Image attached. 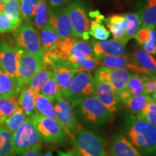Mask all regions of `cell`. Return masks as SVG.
<instances>
[{
  "mask_svg": "<svg viewBox=\"0 0 156 156\" xmlns=\"http://www.w3.org/2000/svg\"><path fill=\"white\" fill-rule=\"evenodd\" d=\"M135 12L141 19V27L156 28V0H137Z\"/></svg>",
  "mask_w": 156,
  "mask_h": 156,
  "instance_id": "cell-19",
  "label": "cell"
},
{
  "mask_svg": "<svg viewBox=\"0 0 156 156\" xmlns=\"http://www.w3.org/2000/svg\"><path fill=\"white\" fill-rule=\"evenodd\" d=\"M90 44L93 53L96 56L126 55L125 46L115 39H106L103 41L93 40Z\"/></svg>",
  "mask_w": 156,
  "mask_h": 156,
  "instance_id": "cell-18",
  "label": "cell"
},
{
  "mask_svg": "<svg viewBox=\"0 0 156 156\" xmlns=\"http://www.w3.org/2000/svg\"><path fill=\"white\" fill-rule=\"evenodd\" d=\"M54 77L59 86L62 95L67 98L69 87L77 71L69 66H62L54 69Z\"/></svg>",
  "mask_w": 156,
  "mask_h": 156,
  "instance_id": "cell-22",
  "label": "cell"
},
{
  "mask_svg": "<svg viewBox=\"0 0 156 156\" xmlns=\"http://www.w3.org/2000/svg\"><path fill=\"white\" fill-rule=\"evenodd\" d=\"M89 34L97 41L106 40L110 36V32L107 30L103 23L98 22L95 20L91 21L90 24Z\"/></svg>",
  "mask_w": 156,
  "mask_h": 156,
  "instance_id": "cell-39",
  "label": "cell"
},
{
  "mask_svg": "<svg viewBox=\"0 0 156 156\" xmlns=\"http://www.w3.org/2000/svg\"><path fill=\"white\" fill-rule=\"evenodd\" d=\"M47 25L56 31L61 39L74 37L67 6L51 9Z\"/></svg>",
  "mask_w": 156,
  "mask_h": 156,
  "instance_id": "cell-12",
  "label": "cell"
},
{
  "mask_svg": "<svg viewBox=\"0 0 156 156\" xmlns=\"http://www.w3.org/2000/svg\"><path fill=\"white\" fill-rule=\"evenodd\" d=\"M55 48L60 58L65 62L70 56H85L94 54L90 44L75 37L62 39L58 46Z\"/></svg>",
  "mask_w": 156,
  "mask_h": 156,
  "instance_id": "cell-11",
  "label": "cell"
},
{
  "mask_svg": "<svg viewBox=\"0 0 156 156\" xmlns=\"http://www.w3.org/2000/svg\"><path fill=\"white\" fill-rule=\"evenodd\" d=\"M136 118L156 125V104L153 99L146 105L141 112L136 114Z\"/></svg>",
  "mask_w": 156,
  "mask_h": 156,
  "instance_id": "cell-40",
  "label": "cell"
},
{
  "mask_svg": "<svg viewBox=\"0 0 156 156\" xmlns=\"http://www.w3.org/2000/svg\"><path fill=\"white\" fill-rule=\"evenodd\" d=\"M153 97L150 95L140 94L132 95L123 103L129 112L136 114L141 112L148 103L153 101Z\"/></svg>",
  "mask_w": 156,
  "mask_h": 156,
  "instance_id": "cell-31",
  "label": "cell"
},
{
  "mask_svg": "<svg viewBox=\"0 0 156 156\" xmlns=\"http://www.w3.org/2000/svg\"><path fill=\"white\" fill-rule=\"evenodd\" d=\"M126 135L140 153L156 155V125L136 118L129 124Z\"/></svg>",
  "mask_w": 156,
  "mask_h": 156,
  "instance_id": "cell-1",
  "label": "cell"
},
{
  "mask_svg": "<svg viewBox=\"0 0 156 156\" xmlns=\"http://www.w3.org/2000/svg\"><path fill=\"white\" fill-rule=\"evenodd\" d=\"M40 93L44 95L45 97L48 98L51 102H53L55 99L62 95L61 90L54 76L48 80L46 85L40 91Z\"/></svg>",
  "mask_w": 156,
  "mask_h": 156,
  "instance_id": "cell-37",
  "label": "cell"
},
{
  "mask_svg": "<svg viewBox=\"0 0 156 156\" xmlns=\"http://www.w3.org/2000/svg\"><path fill=\"white\" fill-rule=\"evenodd\" d=\"M52 103L57 115L58 123L61 124L66 135L72 138L77 129L80 126L77 123L73 108L63 95L58 97Z\"/></svg>",
  "mask_w": 156,
  "mask_h": 156,
  "instance_id": "cell-10",
  "label": "cell"
},
{
  "mask_svg": "<svg viewBox=\"0 0 156 156\" xmlns=\"http://www.w3.org/2000/svg\"><path fill=\"white\" fill-rule=\"evenodd\" d=\"M36 30L38 31L40 43L44 53L57 47L62 42V39L60 38L56 31L48 25H46L44 28L36 29Z\"/></svg>",
  "mask_w": 156,
  "mask_h": 156,
  "instance_id": "cell-24",
  "label": "cell"
},
{
  "mask_svg": "<svg viewBox=\"0 0 156 156\" xmlns=\"http://www.w3.org/2000/svg\"><path fill=\"white\" fill-rule=\"evenodd\" d=\"M77 122L92 126H99L110 119L112 114L93 95L73 107Z\"/></svg>",
  "mask_w": 156,
  "mask_h": 156,
  "instance_id": "cell-2",
  "label": "cell"
},
{
  "mask_svg": "<svg viewBox=\"0 0 156 156\" xmlns=\"http://www.w3.org/2000/svg\"><path fill=\"white\" fill-rule=\"evenodd\" d=\"M104 22L114 39L122 44L127 27V20L125 15H113L105 18Z\"/></svg>",
  "mask_w": 156,
  "mask_h": 156,
  "instance_id": "cell-23",
  "label": "cell"
},
{
  "mask_svg": "<svg viewBox=\"0 0 156 156\" xmlns=\"http://www.w3.org/2000/svg\"><path fill=\"white\" fill-rule=\"evenodd\" d=\"M25 85L18 76H11L0 68V97L17 99Z\"/></svg>",
  "mask_w": 156,
  "mask_h": 156,
  "instance_id": "cell-16",
  "label": "cell"
},
{
  "mask_svg": "<svg viewBox=\"0 0 156 156\" xmlns=\"http://www.w3.org/2000/svg\"><path fill=\"white\" fill-rule=\"evenodd\" d=\"M96 82V95L98 100L108 109L111 114L117 112L119 101L116 93L111 85L98 77H94Z\"/></svg>",
  "mask_w": 156,
  "mask_h": 156,
  "instance_id": "cell-17",
  "label": "cell"
},
{
  "mask_svg": "<svg viewBox=\"0 0 156 156\" xmlns=\"http://www.w3.org/2000/svg\"><path fill=\"white\" fill-rule=\"evenodd\" d=\"M67 7L73 28V36L88 41L90 22L87 4L84 0H70Z\"/></svg>",
  "mask_w": 156,
  "mask_h": 156,
  "instance_id": "cell-5",
  "label": "cell"
},
{
  "mask_svg": "<svg viewBox=\"0 0 156 156\" xmlns=\"http://www.w3.org/2000/svg\"><path fill=\"white\" fill-rule=\"evenodd\" d=\"M104 156H109L108 155V154H107V153H105V155H104Z\"/></svg>",
  "mask_w": 156,
  "mask_h": 156,
  "instance_id": "cell-51",
  "label": "cell"
},
{
  "mask_svg": "<svg viewBox=\"0 0 156 156\" xmlns=\"http://www.w3.org/2000/svg\"><path fill=\"white\" fill-rule=\"evenodd\" d=\"M42 141L50 144H63L66 142V134L57 121L35 111L28 116Z\"/></svg>",
  "mask_w": 156,
  "mask_h": 156,
  "instance_id": "cell-4",
  "label": "cell"
},
{
  "mask_svg": "<svg viewBox=\"0 0 156 156\" xmlns=\"http://www.w3.org/2000/svg\"><path fill=\"white\" fill-rule=\"evenodd\" d=\"M54 74L53 69L43 65L41 69H39L32 77L28 86L34 93V94L40 93L48 80L53 77Z\"/></svg>",
  "mask_w": 156,
  "mask_h": 156,
  "instance_id": "cell-26",
  "label": "cell"
},
{
  "mask_svg": "<svg viewBox=\"0 0 156 156\" xmlns=\"http://www.w3.org/2000/svg\"><path fill=\"white\" fill-rule=\"evenodd\" d=\"M51 9L46 0H38L32 24L36 29L44 28L48 24Z\"/></svg>",
  "mask_w": 156,
  "mask_h": 156,
  "instance_id": "cell-28",
  "label": "cell"
},
{
  "mask_svg": "<svg viewBox=\"0 0 156 156\" xmlns=\"http://www.w3.org/2000/svg\"><path fill=\"white\" fill-rule=\"evenodd\" d=\"M57 156H75V155L73 151L67 152L57 151Z\"/></svg>",
  "mask_w": 156,
  "mask_h": 156,
  "instance_id": "cell-45",
  "label": "cell"
},
{
  "mask_svg": "<svg viewBox=\"0 0 156 156\" xmlns=\"http://www.w3.org/2000/svg\"><path fill=\"white\" fill-rule=\"evenodd\" d=\"M124 15L127 20V27H126V33L122 41V44L126 46L129 41L134 38L136 32L141 27V19L136 12H127L124 14Z\"/></svg>",
  "mask_w": 156,
  "mask_h": 156,
  "instance_id": "cell-29",
  "label": "cell"
},
{
  "mask_svg": "<svg viewBox=\"0 0 156 156\" xmlns=\"http://www.w3.org/2000/svg\"><path fill=\"white\" fill-rule=\"evenodd\" d=\"M2 2H7V1H8V0H2Z\"/></svg>",
  "mask_w": 156,
  "mask_h": 156,
  "instance_id": "cell-50",
  "label": "cell"
},
{
  "mask_svg": "<svg viewBox=\"0 0 156 156\" xmlns=\"http://www.w3.org/2000/svg\"><path fill=\"white\" fill-rule=\"evenodd\" d=\"M131 57L134 63L145 69L151 76H156V58L142 48H136Z\"/></svg>",
  "mask_w": 156,
  "mask_h": 156,
  "instance_id": "cell-25",
  "label": "cell"
},
{
  "mask_svg": "<svg viewBox=\"0 0 156 156\" xmlns=\"http://www.w3.org/2000/svg\"><path fill=\"white\" fill-rule=\"evenodd\" d=\"M4 12L17 29L23 22L20 7V0H8L5 3Z\"/></svg>",
  "mask_w": 156,
  "mask_h": 156,
  "instance_id": "cell-32",
  "label": "cell"
},
{
  "mask_svg": "<svg viewBox=\"0 0 156 156\" xmlns=\"http://www.w3.org/2000/svg\"><path fill=\"white\" fill-rule=\"evenodd\" d=\"M40 156H53V155H52V153H51V152L48 151V152H47V153H46L43 154L42 155H40Z\"/></svg>",
  "mask_w": 156,
  "mask_h": 156,
  "instance_id": "cell-47",
  "label": "cell"
},
{
  "mask_svg": "<svg viewBox=\"0 0 156 156\" xmlns=\"http://www.w3.org/2000/svg\"><path fill=\"white\" fill-rule=\"evenodd\" d=\"M41 153V145H39L28 150L19 156H40Z\"/></svg>",
  "mask_w": 156,
  "mask_h": 156,
  "instance_id": "cell-44",
  "label": "cell"
},
{
  "mask_svg": "<svg viewBox=\"0 0 156 156\" xmlns=\"http://www.w3.org/2000/svg\"><path fill=\"white\" fill-rule=\"evenodd\" d=\"M145 93L153 95L156 91V76H148L144 83Z\"/></svg>",
  "mask_w": 156,
  "mask_h": 156,
  "instance_id": "cell-42",
  "label": "cell"
},
{
  "mask_svg": "<svg viewBox=\"0 0 156 156\" xmlns=\"http://www.w3.org/2000/svg\"><path fill=\"white\" fill-rule=\"evenodd\" d=\"M153 101H154V103H155L156 104V98H153Z\"/></svg>",
  "mask_w": 156,
  "mask_h": 156,
  "instance_id": "cell-49",
  "label": "cell"
},
{
  "mask_svg": "<svg viewBox=\"0 0 156 156\" xmlns=\"http://www.w3.org/2000/svg\"><path fill=\"white\" fill-rule=\"evenodd\" d=\"M109 151L111 156H142L129 140L122 134L113 136Z\"/></svg>",
  "mask_w": 156,
  "mask_h": 156,
  "instance_id": "cell-20",
  "label": "cell"
},
{
  "mask_svg": "<svg viewBox=\"0 0 156 156\" xmlns=\"http://www.w3.org/2000/svg\"><path fill=\"white\" fill-rule=\"evenodd\" d=\"M22 49L12 46L7 42L0 41V68L11 76L17 75L19 59Z\"/></svg>",
  "mask_w": 156,
  "mask_h": 156,
  "instance_id": "cell-14",
  "label": "cell"
},
{
  "mask_svg": "<svg viewBox=\"0 0 156 156\" xmlns=\"http://www.w3.org/2000/svg\"><path fill=\"white\" fill-rule=\"evenodd\" d=\"M152 97H153V98H156V91L153 93V95H152Z\"/></svg>",
  "mask_w": 156,
  "mask_h": 156,
  "instance_id": "cell-48",
  "label": "cell"
},
{
  "mask_svg": "<svg viewBox=\"0 0 156 156\" xmlns=\"http://www.w3.org/2000/svg\"><path fill=\"white\" fill-rule=\"evenodd\" d=\"M132 75V72L123 68H110L100 66L95 69V77L109 84L116 95L125 90Z\"/></svg>",
  "mask_w": 156,
  "mask_h": 156,
  "instance_id": "cell-9",
  "label": "cell"
},
{
  "mask_svg": "<svg viewBox=\"0 0 156 156\" xmlns=\"http://www.w3.org/2000/svg\"><path fill=\"white\" fill-rule=\"evenodd\" d=\"M38 0H20V7L23 20L30 21L34 18Z\"/></svg>",
  "mask_w": 156,
  "mask_h": 156,
  "instance_id": "cell-38",
  "label": "cell"
},
{
  "mask_svg": "<svg viewBox=\"0 0 156 156\" xmlns=\"http://www.w3.org/2000/svg\"><path fill=\"white\" fill-rule=\"evenodd\" d=\"M46 1L51 8L56 9L67 6L70 0H46Z\"/></svg>",
  "mask_w": 156,
  "mask_h": 156,
  "instance_id": "cell-43",
  "label": "cell"
},
{
  "mask_svg": "<svg viewBox=\"0 0 156 156\" xmlns=\"http://www.w3.org/2000/svg\"><path fill=\"white\" fill-rule=\"evenodd\" d=\"M95 94L96 82L95 78L90 73L80 70L75 74L66 99L73 108L85 99Z\"/></svg>",
  "mask_w": 156,
  "mask_h": 156,
  "instance_id": "cell-6",
  "label": "cell"
},
{
  "mask_svg": "<svg viewBox=\"0 0 156 156\" xmlns=\"http://www.w3.org/2000/svg\"><path fill=\"white\" fill-rule=\"evenodd\" d=\"M0 156H16L13 150L12 133L0 126Z\"/></svg>",
  "mask_w": 156,
  "mask_h": 156,
  "instance_id": "cell-35",
  "label": "cell"
},
{
  "mask_svg": "<svg viewBox=\"0 0 156 156\" xmlns=\"http://www.w3.org/2000/svg\"><path fill=\"white\" fill-rule=\"evenodd\" d=\"M97 59L99 65L103 67L123 68L129 70L132 73L151 76L145 69L134 63L131 56L127 55L97 56Z\"/></svg>",
  "mask_w": 156,
  "mask_h": 156,
  "instance_id": "cell-15",
  "label": "cell"
},
{
  "mask_svg": "<svg viewBox=\"0 0 156 156\" xmlns=\"http://www.w3.org/2000/svg\"><path fill=\"white\" fill-rule=\"evenodd\" d=\"M35 106L36 111L44 116L49 117L58 122L57 115L53 103L48 98L41 94L40 93L35 94Z\"/></svg>",
  "mask_w": 156,
  "mask_h": 156,
  "instance_id": "cell-27",
  "label": "cell"
},
{
  "mask_svg": "<svg viewBox=\"0 0 156 156\" xmlns=\"http://www.w3.org/2000/svg\"><path fill=\"white\" fill-rule=\"evenodd\" d=\"M75 156H104L103 140L94 132L80 126L72 136Z\"/></svg>",
  "mask_w": 156,
  "mask_h": 156,
  "instance_id": "cell-3",
  "label": "cell"
},
{
  "mask_svg": "<svg viewBox=\"0 0 156 156\" xmlns=\"http://www.w3.org/2000/svg\"><path fill=\"white\" fill-rule=\"evenodd\" d=\"M13 36L20 49L44 58L38 31L30 21L23 20L21 25L14 30Z\"/></svg>",
  "mask_w": 156,
  "mask_h": 156,
  "instance_id": "cell-7",
  "label": "cell"
},
{
  "mask_svg": "<svg viewBox=\"0 0 156 156\" xmlns=\"http://www.w3.org/2000/svg\"><path fill=\"white\" fill-rule=\"evenodd\" d=\"M43 65V58L22 50L19 59L17 75L22 79L25 85H28L32 77L41 69Z\"/></svg>",
  "mask_w": 156,
  "mask_h": 156,
  "instance_id": "cell-13",
  "label": "cell"
},
{
  "mask_svg": "<svg viewBox=\"0 0 156 156\" xmlns=\"http://www.w3.org/2000/svg\"><path fill=\"white\" fill-rule=\"evenodd\" d=\"M134 38L142 50L152 55H156V28L140 27Z\"/></svg>",
  "mask_w": 156,
  "mask_h": 156,
  "instance_id": "cell-21",
  "label": "cell"
},
{
  "mask_svg": "<svg viewBox=\"0 0 156 156\" xmlns=\"http://www.w3.org/2000/svg\"><path fill=\"white\" fill-rule=\"evenodd\" d=\"M149 75H142V74H132L127 82L126 90L132 95L145 94L144 90V83Z\"/></svg>",
  "mask_w": 156,
  "mask_h": 156,
  "instance_id": "cell-34",
  "label": "cell"
},
{
  "mask_svg": "<svg viewBox=\"0 0 156 156\" xmlns=\"http://www.w3.org/2000/svg\"><path fill=\"white\" fill-rule=\"evenodd\" d=\"M4 8H5V2L0 0V12L4 11Z\"/></svg>",
  "mask_w": 156,
  "mask_h": 156,
  "instance_id": "cell-46",
  "label": "cell"
},
{
  "mask_svg": "<svg viewBox=\"0 0 156 156\" xmlns=\"http://www.w3.org/2000/svg\"><path fill=\"white\" fill-rule=\"evenodd\" d=\"M15 28L12 23L3 12H0V34L10 32L15 30Z\"/></svg>",
  "mask_w": 156,
  "mask_h": 156,
  "instance_id": "cell-41",
  "label": "cell"
},
{
  "mask_svg": "<svg viewBox=\"0 0 156 156\" xmlns=\"http://www.w3.org/2000/svg\"><path fill=\"white\" fill-rule=\"evenodd\" d=\"M13 150L15 155H20L31 148L41 145V139L28 116L24 122L12 133Z\"/></svg>",
  "mask_w": 156,
  "mask_h": 156,
  "instance_id": "cell-8",
  "label": "cell"
},
{
  "mask_svg": "<svg viewBox=\"0 0 156 156\" xmlns=\"http://www.w3.org/2000/svg\"><path fill=\"white\" fill-rule=\"evenodd\" d=\"M19 106L17 99L0 97V125L7 117L15 112Z\"/></svg>",
  "mask_w": 156,
  "mask_h": 156,
  "instance_id": "cell-36",
  "label": "cell"
},
{
  "mask_svg": "<svg viewBox=\"0 0 156 156\" xmlns=\"http://www.w3.org/2000/svg\"><path fill=\"white\" fill-rule=\"evenodd\" d=\"M26 116H27L24 111L19 106L15 110V112L7 117L0 126H3L6 129L10 132L11 133H13L24 122Z\"/></svg>",
  "mask_w": 156,
  "mask_h": 156,
  "instance_id": "cell-33",
  "label": "cell"
},
{
  "mask_svg": "<svg viewBox=\"0 0 156 156\" xmlns=\"http://www.w3.org/2000/svg\"><path fill=\"white\" fill-rule=\"evenodd\" d=\"M35 94L28 85H24L19 95L18 103L27 116H29L36 111Z\"/></svg>",
  "mask_w": 156,
  "mask_h": 156,
  "instance_id": "cell-30",
  "label": "cell"
}]
</instances>
